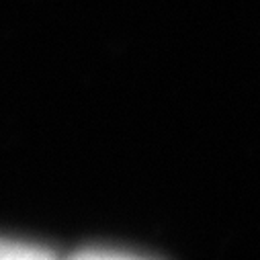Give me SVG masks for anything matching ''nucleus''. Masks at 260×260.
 I'll return each instance as SVG.
<instances>
[{"label":"nucleus","mask_w":260,"mask_h":260,"mask_svg":"<svg viewBox=\"0 0 260 260\" xmlns=\"http://www.w3.org/2000/svg\"><path fill=\"white\" fill-rule=\"evenodd\" d=\"M53 256L55 252L45 246L0 238V258H31L33 260V258H53Z\"/></svg>","instance_id":"obj_1"},{"label":"nucleus","mask_w":260,"mask_h":260,"mask_svg":"<svg viewBox=\"0 0 260 260\" xmlns=\"http://www.w3.org/2000/svg\"><path fill=\"white\" fill-rule=\"evenodd\" d=\"M74 256L78 258H138L142 254L129 252V250H113V248H86V250H78Z\"/></svg>","instance_id":"obj_2"}]
</instances>
